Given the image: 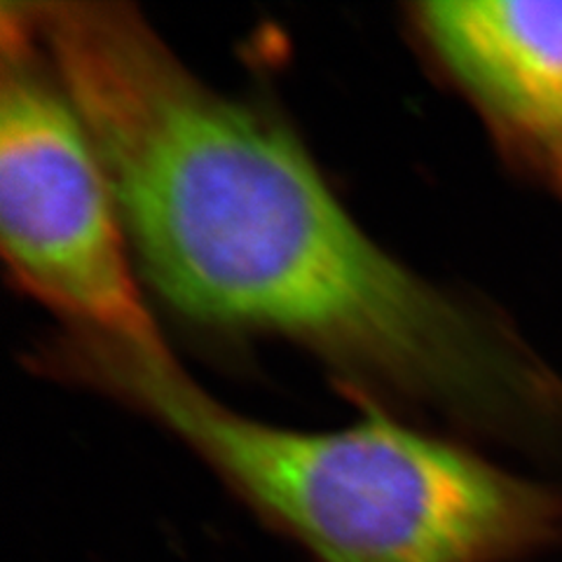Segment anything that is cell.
Wrapping results in <instances>:
<instances>
[{
  "label": "cell",
  "instance_id": "7a4b0ae2",
  "mask_svg": "<svg viewBox=\"0 0 562 562\" xmlns=\"http://www.w3.org/2000/svg\"><path fill=\"white\" fill-rule=\"evenodd\" d=\"M35 371L169 431L312 562H520L562 541V495L392 415L301 431L227 408L171 349L59 328Z\"/></svg>",
  "mask_w": 562,
  "mask_h": 562
},
{
  "label": "cell",
  "instance_id": "6da1fadb",
  "mask_svg": "<svg viewBox=\"0 0 562 562\" xmlns=\"http://www.w3.org/2000/svg\"><path fill=\"white\" fill-rule=\"evenodd\" d=\"M111 176L136 268L200 326L286 340L375 413L558 434L562 386L363 231L284 122L198 76L127 3H24Z\"/></svg>",
  "mask_w": 562,
  "mask_h": 562
},
{
  "label": "cell",
  "instance_id": "3957f363",
  "mask_svg": "<svg viewBox=\"0 0 562 562\" xmlns=\"http://www.w3.org/2000/svg\"><path fill=\"white\" fill-rule=\"evenodd\" d=\"M0 52V249L12 284L61 328L169 349L111 176L22 3H3Z\"/></svg>",
  "mask_w": 562,
  "mask_h": 562
},
{
  "label": "cell",
  "instance_id": "277c9868",
  "mask_svg": "<svg viewBox=\"0 0 562 562\" xmlns=\"http://www.w3.org/2000/svg\"><path fill=\"white\" fill-rule=\"evenodd\" d=\"M408 24L499 144L562 186V0H429Z\"/></svg>",
  "mask_w": 562,
  "mask_h": 562
}]
</instances>
